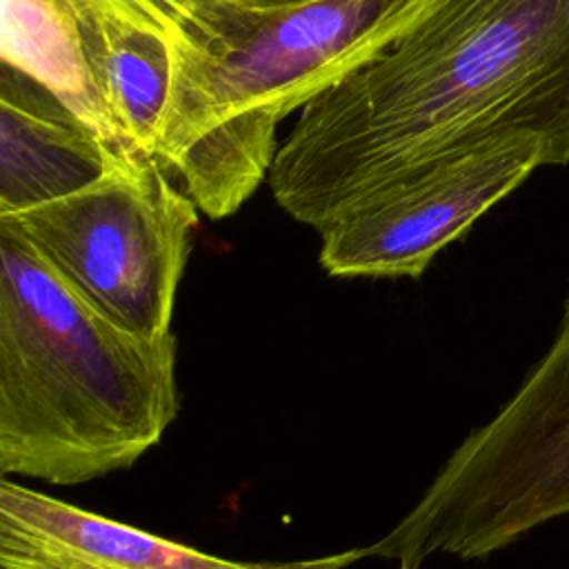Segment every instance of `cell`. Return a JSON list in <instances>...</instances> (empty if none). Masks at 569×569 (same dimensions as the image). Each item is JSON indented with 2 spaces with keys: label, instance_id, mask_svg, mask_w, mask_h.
<instances>
[{
  "label": "cell",
  "instance_id": "4",
  "mask_svg": "<svg viewBox=\"0 0 569 569\" xmlns=\"http://www.w3.org/2000/svg\"><path fill=\"white\" fill-rule=\"evenodd\" d=\"M149 153L118 151L91 184L0 213L102 316L164 333L198 229V204Z\"/></svg>",
  "mask_w": 569,
  "mask_h": 569
},
{
  "label": "cell",
  "instance_id": "2",
  "mask_svg": "<svg viewBox=\"0 0 569 569\" xmlns=\"http://www.w3.org/2000/svg\"><path fill=\"white\" fill-rule=\"evenodd\" d=\"M433 0H322L256 11L220 49L173 67L153 156L222 220L269 178L278 124L360 67Z\"/></svg>",
  "mask_w": 569,
  "mask_h": 569
},
{
  "label": "cell",
  "instance_id": "1",
  "mask_svg": "<svg viewBox=\"0 0 569 569\" xmlns=\"http://www.w3.org/2000/svg\"><path fill=\"white\" fill-rule=\"evenodd\" d=\"M178 342L89 305L0 220V473L80 485L129 469L180 411Z\"/></svg>",
  "mask_w": 569,
  "mask_h": 569
},
{
  "label": "cell",
  "instance_id": "5",
  "mask_svg": "<svg viewBox=\"0 0 569 569\" xmlns=\"http://www.w3.org/2000/svg\"><path fill=\"white\" fill-rule=\"evenodd\" d=\"M547 164L529 133L438 158L349 204L320 229V267L338 278H420L433 258Z\"/></svg>",
  "mask_w": 569,
  "mask_h": 569
},
{
  "label": "cell",
  "instance_id": "3",
  "mask_svg": "<svg viewBox=\"0 0 569 569\" xmlns=\"http://www.w3.org/2000/svg\"><path fill=\"white\" fill-rule=\"evenodd\" d=\"M569 516V298L518 391L445 460L420 500L367 556L420 569L436 553H496Z\"/></svg>",
  "mask_w": 569,
  "mask_h": 569
},
{
  "label": "cell",
  "instance_id": "6",
  "mask_svg": "<svg viewBox=\"0 0 569 569\" xmlns=\"http://www.w3.org/2000/svg\"><path fill=\"white\" fill-rule=\"evenodd\" d=\"M367 547L305 560H231L0 482V569H347Z\"/></svg>",
  "mask_w": 569,
  "mask_h": 569
},
{
  "label": "cell",
  "instance_id": "7",
  "mask_svg": "<svg viewBox=\"0 0 569 569\" xmlns=\"http://www.w3.org/2000/svg\"><path fill=\"white\" fill-rule=\"evenodd\" d=\"M71 18L96 93L129 151L153 156L176 38L147 0H58Z\"/></svg>",
  "mask_w": 569,
  "mask_h": 569
},
{
  "label": "cell",
  "instance_id": "9",
  "mask_svg": "<svg viewBox=\"0 0 569 569\" xmlns=\"http://www.w3.org/2000/svg\"><path fill=\"white\" fill-rule=\"evenodd\" d=\"M2 62L47 87L107 144L129 151L96 93L71 18L58 0H2Z\"/></svg>",
  "mask_w": 569,
  "mask_h": 569
},
{
  "label": "cell",
  "instance_id": "10",
  "mask_svg": "<svg viewBox=\"0 0 569 569\" xmlns=\"http://www.w3.org/2000/svg\"><path fill=\"white\" fill-rule=\"evenodd\" d=\"M167 22L176 38V60L193 53L216 51L238 36L253 20L256 11H244L227 0H147Z\"/></svg>",
  "mask_w": 569,
  "mask_h": 569
},
{
  "label": "cell",
  "instance_id": "8",
  "mask_svg": "<svg viewBox=\"0 0 569 569\" xmlns=\"http://www.w3.org/2000/svg\"><path fill=\"white\" fill-rule=\"evenodd\" d=\"M0 89V213L58 200L91 184L120 151L9 62H2Z\"/></svg>",
  "mask_w": 569,
  "mask_h": 569
},
{
  "label": "cell",
  "instance_id": "11",
  "mask_svg": "<svg viewBox=\"0 0 569 569\" xmlns=\"http://www.w3.org/2000/svg\"><path fill=\"white\" fill-rule=\"evenodd\" d=\"M238 9L244 11H282V9H293V7H305L322 0H227Z\"/></svg>",
  "mask_w": 569,
  "mask_h": 569
}]
</instances>
